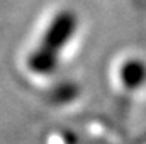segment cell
Returning a JSON list of instances; mask_svg holds the SVG:
<instances>
[{
  "instance_id": "obj_1",
  "label": "cell",
  "mask_w": 146,
  "mask_h": 144,
  "mask_svg": "<svg viewBox=\"0 0 146 144\" xmlns=\"http://www.w3.org/2000/svg\"><path fill=\"white\" fill-rule=\"evenodd\" d=\"M76 28H78V17H76L75 12L68 11V9L58 12L48 25L40 47L47 48L51 53L59 54V51L75 36Z\"/></svg>"
},
{
  "instance_id": "obj_2",
  "label": "cell",
  "mask_w": 146,
  "mask_h": 144,
  "mask_svg": "<svg viewBox=\"0 0 146 144\" xmlns=\"http://www.w3.org/2000/svg\"><path fill=\"white\" fill-rule=\"evenodd\" d=\"M120 81L126 90L137 91L146 85V62L138 57H129L120 67Z\"/></svg>"
},
{
  "instance_id": "obj_3",
  "label": "cell",
  "mask_w": 146,
  "mask_h": 144,
  "mask_svg": "<svg viewBox=\"0 0 146 144\" xmlns=\"http://www.w3.org/2000/svg\"><path fill=\"white\" fill-rule=\"evenodd\" d=\"M58 62H59V54L51 53L44 47H39L37 50H34L28 57L30 70H33L34 73H39V74L53 73L58 67Z\"/></svg>"
},
{
  "instance_id": "obj_4",
  "label": "cell",
  "mask_w": 146,
  "mask_h": 144,
  "mask_svg": "<svg viewBox=\"0 0 146 144\" xmlns=\"http://www.w3.org/2000/svg\"><path fill=\"white\" fill-rule=\"evenodd\" d=\"M76 93H78V88H76L73 84L59 85L56 90L53 91V101L54 102H67V101H72V99L76 96Z\"/></svg>"
}]
</instances>
